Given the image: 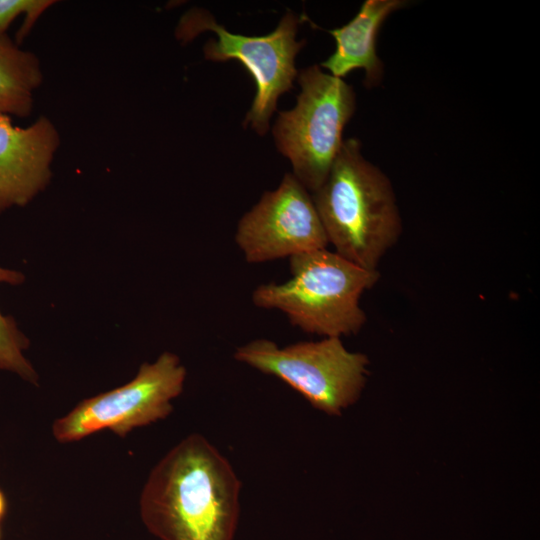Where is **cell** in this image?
<instances>
[{
  "mask_svg": "<svg viewBox=\"0 0 540 540\" xmlns=\"http://www.w3.org/2000/svg\"><path fill=\"white\" fill-rule=\"evenodd\" d=\"M241 482L203 435L181 440L155 465L140 495V516L159 540H234Z\"/></svg>",
  "mask_w": 540,
  "mask_h": 540,
  "instance_id": "1",
  "label": "cell"
},
{
  "mask_svg": "<svg viewBox=\"0 0 540 540\" xmlns=\"http://www.w3.org/2000/svg\"><path fill=\"white\" fill-rule=\"evenodd\" d=\"M313 202L334 252L368 271H378L403 231L390 179L364 158L358 139L343 141Z\"/></svg>",
  "mask_w": 540,
  "mask_h": 540,
  "instance_id": "2",
  "label": "cell"
},
{
  "mask_svg": "<svg viewBox=\"0 0 540 540\" xmlns=\"http://www.w3.org/2000/svg\"><path fill=\"white\" fill-rule=\"evenodd\" d=\"M290 278L264 283L251 295L262 309L278 310L292 326L323 337L357 334L367 315L360 306L366 290L380 278L327 248L289 258Z\"/></svg>",
  "mask_w": 540,
  "mask_h": 540,
  "instance_id": "3",
  "label": "cell"
},
{
  "mask_svg": "<svg viewBox=\"0 0 540 540\" xmlns=\"http://www.w3.org/2000/svg\"><path fill=\"white\" fill-rule=\"evenodd\" d=\"M300 93L294 108L279 112L273 127L278 150L293 175L314 193L326 180L343 144V130L356 108V96L343 79L313 65L298 75Z\"/></svg>",
  "mask_w": 540,
  "mask_h": 540,
  "instance_id": "4",
  "label": "cell"
},
{
  "mask_svg": "<svg viewBox=\"0 0 540 540\" xmlns=\"http://www.w3.org/2000/svg\"><path fill=\"white\" fill-rule=\"evenodd\" d=\"M233 357L280 379L329 415H340L358 400L369 364L365 354L349 351L339 337L284 347L269 339H255L237 347Z\"/></svg>",
  "mask_w": 540,
  "mask_h": 540,
  "instance_id": "5",
  "label": "cell"
},
{
  "mask_svg": "<svg viewBox=\"0 0 540 540\" xmlns=\"http://www.w3.org/2000/svg\"><path fill=\"white\" fill-rule=\"evenodd\" d=\"M298 23L297 16L288 12L271 33L245 36L229 32L209 12L194 8L180 18L175 35L187 43L204 31L216 33L217 39L205 44L204 56L215 62L236 60L248 70L255 81L256 94L244 124L264 135L278 98L291 89L297 76L295 58L305 43L295 39Z\"/></svg>",
  "mask_w": 540,
  "mask_h": 540,
  "instance_id": "6",
  "label": "cell"
},
{
  "mask_svg": "<svg viewBox=\"0 0 540 540\" xmlns=\"http://www.w3.org/2000/svg\"><path fill=\"white\" fill-rule=\"evenodd\" d=\"M186 376L180 358L165 351L154 362L143 363L126 384L84 399L56 419L52 434L60 443L80 441L104 430L123 438L135 428L168 417Z\"/></svg>",
  "mask_w": 540,
  "mask_h": 540,
  "instance_id": "7",
  "label": "cell"
},
{
  "mask_svg": "<svg viewBox=\"0 0 540 540\" xmlns=\"http://www.w3.org/2000/svg\"><path fill=\"white\" fill-rule=\"evenodd\" d=\"M246 262L257 264L327 248L328 241L309 191L286 173L273 191L239 220L234 236Z\"/></svg>",
  "mask_w": 540,
  "mask_h": 540,
  "instance_id": "8",
  "label": "cell"
},
{
  "mask_svg": "<svg viewBox=\"0 0 540 540\" xmlns=\"http://www.w3.org/2000/svg\"><path fill=\"white\" fill-rule=\"evenodd\" d=\"M60 143L59 131L44 115L27 127L0 115V214L28 205L47 187Z\"/></svg>",
  "mask_w": 540,
  "mask_h": 540,
  "instance_id": "9",
  "label": "cell"
},
{
  "mask_svg": "<svg viewBox=\"0 0 540 540\" xmlns=\"http://www.w3.org/2000/svg\"><path fill=\"white\" fill-rule=\"evenodd\" d=\"M406 3L402 0L364 1L347 24L327 30L335 39L336 47L320 66L327 69L330 75L341 79L356 69H363L365 86L378 85L384 71L376 50L380 27L392 12Z\"/></svg>",
  "mask_w": 540,
  "mask_h": 540,
  "instance_id": "10",
  "label": "cell"
},
{
  "mask_svg": "<svg viewBox=\"0 0 540 540\" xmlns=\"http://www.w3.org/2000/svg\"><path fill=\"white\" fill-rule=\"evenodd\" d=\"M43 81L37 55L24 50L7 34L0 36V115L28 117L34 93Z\"/></svg>",
  "mask_w": 540,
  "mask_h": 540,
  "instance_id": "11",
  "label": "cell"
},
{
  "mask_svg": "<svg viewBox=\"0 0 540 540\" xmlns=\"http://www.w3.org/2000/svg\"><path fill=\"white\" fill-rule=\"evenodd\" d=\"M24 279L22 272L0 266V284L20 285ZM28 347L29 340L14 318L0 310V370L14 373L36 385L38 374L25 355Z\"/></svg>",
  "mask_w": 540,
  "mask_h": 540,
  "instance_id": "12",
  "label": "cell"
},
{
  "mask_svg": "<svg viewBox=\"0 0 540 540\" xmlns=\"http://www.w3.org/2000/svg\"><path fill=\"white\" fill-rule=\"evenodd\" d=\"M55 3L53 0H0V36L6 35L10 25L23 15L24 21L15 37L20 45L39 17Z\"/></svg>",
  "mask_w": 540,
  "mask_h": 540,
  "instance_id": "13",
  "label": "cell"
},
{
  "mask_svg": "<svg viewBox=\"0 0 540 540\" xmlns=\"http://www.w3.org/2000/svg\"><path fill=\"white\" fill-rule=\"evenodd\" d=\"M7 512V499L3 491L0 489V521L5 517Z\"/></svg>",
  "mask_w": 540,
  "mask_h": 540,
  "instance_id": "14",
  "label": "cell"
},
{
  "mask_svg": "<svg viewBox=\"0 0 540 540\" xmlns=\"http://www.w3.org/2000/svg\"><path fill=\"white\" fill-rule=\"evenodd\" d=\"M0 538H1V531H0Z\"/></svg>",
  "mask_w": 540,
  "mask_h": 540,
  "instance_id": "15",
  "label": "cell"
}]
</instances>
